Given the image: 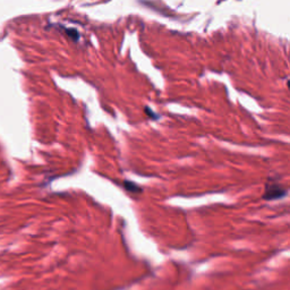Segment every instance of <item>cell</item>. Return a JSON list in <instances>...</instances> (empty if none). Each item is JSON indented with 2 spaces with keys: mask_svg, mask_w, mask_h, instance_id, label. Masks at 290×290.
Instances as JSON below:
<instances>
[{
  "mask_svg": "<svg viewBox=\"0 0 290 290\" xmlns=\"http://www.w3.org/2000/svg\"><path fill=\"white\" fill-rule=\"evenodd\" d=\"M287 195V190H286L283 186L275 184H268L265 187V193L263 195V198L267 201H273V200H279Z\"/></svg>",
  "mask_w": 290,
  "mask_h": 290,
  "instance_id": "6da1fadb",
  "label": "cell"
}]
</instances>
